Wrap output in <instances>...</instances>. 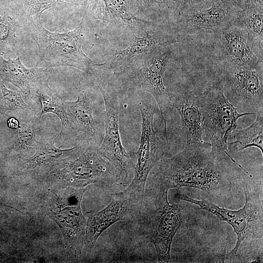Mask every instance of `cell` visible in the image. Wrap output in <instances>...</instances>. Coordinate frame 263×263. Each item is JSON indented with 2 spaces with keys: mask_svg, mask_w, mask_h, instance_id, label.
<instances>
[{
  "mask_svg": "<svg viewBox=\"0 0 263 263\" xmlns=\"http://www.w3.org/2000/svg\"><path fill=\"white\" fill-rule=\"evenodd\" d=\"M254 122L244 129L234 130L229 134L227 148L230 153H235L255 147L263 153V112L258 113Z\"/></svg>",
  "mask_w": 263,
  "mask_h": 263,
  "instance_id": "obj_21",
  "label": "cell"
},
{
  "mask_svg": "<svg viewBox=\"0 0 263 263\" xmlns=\"http://www.w3.org/2000/svg\"><path fill=\"white\" fill-rule=\"evenodd\" d=\"M168 191L145 190L137 217L144 236L154 245L159 262L169 263L174 237L184 220L181 205L170 204Z\"/></svg>",
  "mask_w": 263,
  "mask_h": 263,
  "instance_id": "obj_3",
  "label": "cell"
},
{
  "mask_svg": "<svg viewBox=\"0 0 263 263\" xmlns=\"http://www.w3.org/2000/svg\"><path fill=\"white\" fill-rule=\"evenodd\" d=\"M49 75L48 69L26 68L19 56L6 60L0 54V80L10 82L26 95L32 96L39 87L48 83Z\"/></svg>",
  "mask_w": 263,
  "mask_h": 263,
  "instance_id": "obj_15",
  "label": "cell"
},
{
  "mask_svg": "<svg viewBox=\"0 0 263 263\" xmlns=\"http://www.w3.org/2000/svg\"><path fill=\"white\" fill-rule=\"evenodd\" d=\"M40 119L39 117L20 120L15 133V143L17 150L26 153L36 150L43 139L41 136Z\"/></svg>",
  "mask_w": 263,
  "mask_h": 263,
  "instance_id": "obj_22",
  "label": "cell"
},
{
  "mask_svg": "<svg viewBox=\"0 0 263 263\" xmlns=\"http://www.w3.org/2000/svg\"><path fill=\"white\" fill-rule=\"evenodd\" d=\"M252 0H241L244 7H246L248 3Z\"/></svg>",
  "mask_w": 263,
  "mask_h": 263,
  "instance_id": "obj_33",
  "label": "cell"
},
{
  "mask_svg": "<svg viewBox=\"0 0 263 263\" xmlns=\"http://www.w3.org/2000/svg\"><path fill=\"white\" fill-rule=\"evenodd\" d=\"M75 101L63 100L65 126L62 132L54 140L61 136H69L72 131L81 132L91 136L98 146V133L94 121L89 93L83 89L79 82Z\"/></svg>",
  "mask_w": 263,
  "mask_h": 263,
  "instance_id": "obj_14",
  "label": "cell"
},
{
  "mask_svg": "<svg viewBox=\"0 0 263 263\" xmlns=\"http://www.w3.org/2000/svg\"><path fill=\"white\" fill-rule=\"evenodd\" d=\"M202 116L203 135L211 148L231 156L227 148L228 138L236 129L238 119L253 113H239L225 96L219 84H215L198 94Z\"/></svg>",
  "mask_w": 263,
  "mask_h": 263,
  "instance_id": "obj_6",
  "label": "cell"
},
{
  "mask_svg": "<svg viewBox=\"0 0 263 263\" xmlns=\"http://www.w3.org/2000/svg\"><path fill=\"white\" fill-rule=\"evenodd\" d=\"M171 55L168 46L154 49L132 58L128 72L136 89L149 92L154 97L167 137V116L170 105L169 92L164 85L163 78Z\"/></svg>",
  "mask_w": 263,
  "mask_h": 263,
  "instance_id": "obj_7",
  "label": "cell"
},
{
  "mask_svg": "<svg viewBox=\"0 0 263 263\" xmlns=\"http://www.w3.org/2000/svg\"><path fill=\"white\" fill-rule=\"evenodd\" d=\"M0 100L4 110L13 112L20 120L31 118L29 117L30 113L29 107L25 103L21 94L8 89L4 86V82L0 80Z\"/></svg>",
  "mask_w": 263,
  "mask_h": 263,
  "instance_id": "obj_26",
  "label": "cell"
},
{
  "mask_svg": "<svg viewBox=\"0 0 263 263\" xmlns=\"http://www.w3.org/2000/svg\"><path fill=\"white\" fill-rule=\"evenodd\" d=\"M94 19L101 20L130 30L142 28L146 21L132 15L128 0H90L85 10Z\"/></svg>",
  "mask_w": 263,
  "mask_h": 263,
  "instance_id": "obj_18",
  "label": "cell"
},
{
  "mask_svg": "<svg viewBox=\"0 0 263 263\" xmlns=\"http://www.w3.org/2000/svg\"><path fill=\"white\" fill-rule=\"evenodd\" d=\"M19 120L14 117H11L7 121L8 126L9 128L17 129L19 126Z\"/></svg>",
  "mask_w": 263,
  "mask_h": 263,
  "instance_id": "obj_29",
  "label": "cell"
},
{
  "mask_svg": "<svg viewBox=\"0 0 263 263\" xmlns=\"http://www.w3.org/2000/svg\"><path fill=\"white\" fill-rule=\"evenodd\" d=\"M84 193L82 189L68 187L57 204L60 208L51 214L61 230L68 256L74 260L80 257L84 245L86 219L80 207Z\"/></svg>",
  "mask_w": 263,
  "mask_h": 263,
  "instance_id": "obj_11",
  "label": "cell"
},
{
  "mask_svg": "<svg viewBox=\"0 0 263 263\" xmlns=\"http://www.w3.org/2000/svg\"><path fill=\"white\" fill-rule=\"evenodd\" d=\"M225 4L235 7L240 9H243L244 7L241 0H221Z\"/></svg>",
  "mask_w": 263,
  "mask_h": 263,
  "instance_id": "obj_28",
  "label": "cell"
},
{
  "mask_svg": "<svg viewBox=\"0 0 263 263\" xmlns=\"http://www.w3.org/2000/svg\"><path fill=\"white\" fill-rule=\"evenodd\" d=\"M0 206L12 208H13V209H16V210L19 211V212H20V213L23 214L22 212L20 211L19 209H17L16 208L14 207H12V206H9V205H7V204H4V203H0Z\"/></svg>",
  "mask_w": 263,
  "mask_h": 263,
  "instance_id": "obj_32",
  "label": "cell"
},
{
  "mask_svg": "<svg viewBox=\"0 0 263 263\" xmlns=\"http://www.w3.org/2000/svg\"><path fill=\"white\" fill-rule=\"evenodd\" d=\"M144 31L146 33L145 36L138 37L134 35V41L126 49L116 53L107 62L130 60L136 56L154 49L188 40L185 37L178 33H156L150 34Z\"/></svg>",
  "mask_w": 263,
  "mask_h": 263,
  "instance_id": "obj_19",
  "label": "cell"
},
{
  "mask_svg": "<svg viewBox=\"0 0 263 263\" xmlns=\"http://www.w3.org/2000/svg\"><path fill=\"white\" fill-rule=\"evenodd\" d=\"M211 3V0H162L157 5L159 15L174 24L184 15L208 7Z\"/></svg>",
  "mask_w": 263,
  "mask_h": 263,
  "instance_id": "obj_23",
  "label": "cell"
},
{
  "mask_svg": "<svg viewBox=\"0 0 263 263\" xmlns=\"http://www.w3.org/2000/svg\"><path fill=\"white\" fill-rule=\"evenodd\" d=\"M263 66L225 68L221 86L225 89V96L237 109L255 114L263 112Z\"/></svg>",
  "mask_w": 263,
  "mask_h": 263,
  "instance_id": "obj_10",
  "label": "cell"
},
{
  "mask_svg": "<svg viewBox=\"0 0 263 263\" xmlns=\"http://www.w3.org/2000/svg\"><path fill=\"white\" fill-rule=\"evenodd\" d=\"M139 109L142 117V130L140 146L136 153L137 161L134 176L127 188L118 192L132 204L137 203L144 197L150 172L164 158L167 150L169 149L168 138L154 129V107L140 102Z\"/></svg>",
  "mask_w": 263,
  "mask_h": 263,
  "instance_id": "obj_5",
  "label": "cell"
},
{
  "mask_svg": "<svg viewBox=\"0 0 263 263\" xmlns=\"http://www.w3.org/2000/svg\"><path fill=\"white\" fill-rule=\"evenodd\" d=\"M132 204L118 192L113 196L111 201L99 211L89 213L86 220L84 245L91 250L101 234L116 222L124 220L127 216Z\"/></svg>",
  "mask_w": 263,
  "mask_h": 263,
  "instance_id": "obj_16",
  "label": "cell"
},
{
  "mask_svg": "<svg viewBox=\"0 0 263 263\" xmlns=\"http://www.w3.org/2000/svg\"><path fill=\"white\" fill-rule=\"evenodd\" d=\"M235 21L257 44L263 46V6L252 5L241 10Z\"/></svg>",
  "mask_w": 263,
  "mask_h": 263,
  "instance_id": "obj_24",
  "label": "cell"
},
{
  "mask_svg": "<svg viewBox=\"0 0 263 263\" xmlns=\"http://www.w3.org/2000/svg\"><path fill=\"white\" fill-rule=\"evenodd\" d=\"M1 253V252L0 251V258L2 256Z\"/></svg>",
  "mask_w": 263,
  "mask_h": 263,
  "instance_id": "obj_34",
  "label": "cell"
},
{
  "mask_svg": "<svg viewBox=\"0 0 263 263\" xmlns=\"http://www.w3.org/2000/svg\"><path fill=\"white\" fill-rule=\"evenodd\" d=\"M241 10L221 0H211L209 7L184 15L174 25L189 40L195 36H216L235 22Z\"/></svg>",
  "mask_w": 263,
  "mask_h": 263,
  "instance_id": "obj_13",
  "label": "cell"
},
{
  "mask_svg": "<svg viewBox=\"0 0 263 263\" xmlns=\"http://www.w3.org/2000/svg\"><path fill=\"white\" fill-rule=\"evenodd\" d=\"M85 15L84 12L81 22L74 30L62 33L46 30L40 20L30 21L31 35L39 50L36 67L70 66L89 75L94 62L83 52L80 41Z\"/></svg>",
  "mask_w": 263,
  "mask_h": 263,
  "instance_id": "obj_4",
  "label": "cell"
},
{
  "mask_svg": "<svg viewBox=\"0 0 263 263\" xmlns=\"http://www.w3.org/2000/svg\"><path fill=\"white\" fill-rule=\"evenodd\" d=\"M146 190L169 191L182 187L194 188L218 199L228 198L240 181L239 171H246L231 156L211 148L206 141L186 144L172 157L163 158Z\"/></svg>",
  "mask_w": 263,
  "mask_h": 263,
  "instance_id": "obj_1",
  "label": "cell"
},
{
  "mask_svg": "<svg viewBox=\"0 0 263 263\" xmlns=\"http://www.w3.org/2000/svg\"><path fill=\"white\" fill-rule=\"evenodd\" d=\"M96 83L102 94L105 107V134L98 151L114 168L118 177V184L127 187L133 177L135 165L120 138L118 94L115 90H108L101 84Z\"/></svg>",
  "mask_w": 263,
  "mask_h": 263,
  "instance_id": "obj_8",
  "label": "cell"
},
{
  "mask_svg": "<svg viewBox=\"0 0 263 263\" xmlns=\"http://www.w3.org/2000/svg\"><path fill=\"white\" fill-rule=\"evenodd\" d=\"M215 37L225 68H255L263 65V47L236 21Z\"/></svg>",
  "mask_w": 263,
  "mask_h": 263,
  "instance_id": "obj_12",
  "label": "cell"
},
{
  "mask_svg": "<svg viewBox=\"0 0 263 263\" xmlns=\"http://www.w3.org/2000/svg\"><path fill=\"white\" fill-rule=\"evenodd\" d=\"M170 105L177 111L186 137V144L200 143L203 139L202 116L198 94L182 91L169 92Z\"/></svg>",
  "mask_w": 263,
  "mask_h": 263,
  "instance_id": "obj_17",
  "label": "cell"
},
{
  "mask_svg": "<svg viewBox=\"0 0 263 263\" xmlns=\"http://www.w3.org/2000/svg\"><path fill=\"white\" fill-rule=\"evenodd\" d=\"M41 103V111L38 116L40 119L42 115L47 113H53L59 117L61 123L59 134L62 132L65 126V119L63 107V99L49 86L48 83L39 87L34 94Z\"/></svg>",
  "mask_w": 263,
  "mask_h": 263,
  "instance_id": "obj_25",
  "label": "cell"
},
{
  "mask_svg": "<svg viewBox=\"0 0 263 263\" xmlns=\"http://www.w3.org/2000/svg\"><path fill=\"white\" fill-rule=\"evenodd\" d=\"M175 195L178 199L199 207L200 209L215 215L232 227L237 236V241L234 248L226 255L230 262L236 260L240 250H250L257 244L263 245L262 197L249 188L247 184H245L244 204L238 210L220 207L209 201L193 199L185 194L177 193Z\"/></svg>",
  "mask_w": 263,
  "mask_h": 263,
  "instance_id": "obj_2",
  "label": "cell"
},
{
  "mask_svg": "<svg viewBox=\"0 0 263 263\" xmlns=\"http://www.w3.org/2000/svg\"><path fill=\"white\" fill-rule=\"evenodd\" d=\"M55 142L54 139H43L34 155L25 160L24 167L34 169L61 162L65 163L76 158L84 149V145L80 144L70 149H61L55 146Z\"/></svg>",
  "mask_w": 263,
  "mask_h": 263,
  "instance_id": "obj_20",
  "label": "cell"
},
{
  "mask_svg": "<svg viewBox=\"0 0 263 263\" xmlns=\"http://www.w3.org/2000/svg\"><path fill=\"white\" fill-rule=\"evenodd\" d=\"M98 146L90 144L76 158L58 166L55 176L67 186L85 188L89 184H118L117 173L110 163L98 151Z\"/></svg>",
  "mask_w": 263,
  "mask_h": 263,
  "instance_id": "obj_9",
  "label": "cell"
},
{
  "mask_svg": "<svg viewBox=\"0 0 263 263\" xmlns=\"http://www.w3.org/2000/svg\"><path fill=\"white\" fill-rule=\"evenodd\" d=\"M68 1L72 2L77 4H88L89 0H67Z\"/></svg>",
  "mask_w": 263,
  "mask_h": 263,
  "instance_id": "obj_31",
  "label": "cell"
},
{
  "mask_svg": "<svg viewBox=\"0 0 263 263\" xmlns=\"http://www.w3.org/2000/svg\"><path fill=\"white\" fill-rule=\"evenodd\" d=\"M66 2L68 1L67 0H24L21 15L29 21L40 20L44 11Z\"/></svg>",
  "mask_w": 263,
  "mask_h": 263,
  "instance_id": "obj_27",
  "label": "cell"
},
{
  "mask_svg": "<svg viewBox=\"0 0 263 263\" xmlns=\"http://www.w3.org/2000/svg\"><path fill=\"white\" fill-rule=\"evenodd\" d=\"M138 3L142 6H149L153 4L157 3L158 0H136Z\"/></svg>",
  "mask_w": 263,
  "mask_h": 263,
  "instance_id": "obj_30",
  "label": "cell"
}]
</instances>
